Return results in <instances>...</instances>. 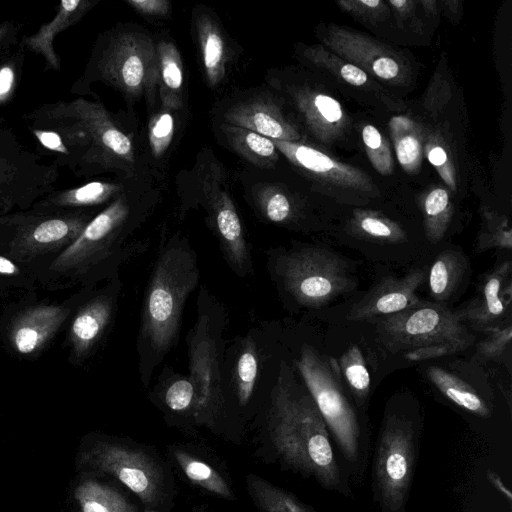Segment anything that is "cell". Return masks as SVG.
<instances>
[{
	"instance_id": "6da1fadb",
	"label": "cell",
	"mask_w": 512,
	"mask_h": 512,
	"mask_svg": "<svg viewBox=\"0 0 512 512\" xmlns=\"http://www.w3.org/2000/svg\"><path fill=\"white\" fill-rule=\"evenodd\" d=\"M268 424L271 442L285 464L325 489L348 493L324 420L309 394L292 389L283 368L272 392Z\"/></svg>"
},
{
	"instance_id": "7a4b0ae2",
	"label": "cell",
	"mask_w": 512,
	"mask_h": 512,
	"mask_svg": "<svg viewBox=\"0 0 512 512\" xmlns=\"http://www.w3.org/2000/svg\"><path fill=\"white\" fill-rule=\"evenodd\" d=\"M130 207L120 194L97 213L80 235L40 277V287L60 291L79 286L94 288L113 279L131 248L125 246Z\"/></svg>"
},
{
	"instance_id": "3957f363",
	"label": "cell",
	"mask_w": 512,
	"mask_h": 512,
	"mask_svg": "<svg viewBox=\"0 0 512 512\" xmlns=\"http://www.w3.org/2000/svg\"><path fill=\"white\" fill-rule=\"evenodd\" d=\"M198 280L192 248L169 244L162 249L147 286L139 331L140 346L155 360L154 364L176 342L184 304Z\"/></svg>"
},
{
	"instance_id": "277c9868",
	"label": "cell",
	"mask_w": 512,
	"mask_h": 512,
	"mask_svg": "<svg viewBox=\"0 0 512 512\" xmlns=\"http://www.w3.org/2000/svg\"><path fill=\"white\" fill-rule=\"evenodd\" d=\"M76 470L109 476L141 501L146 512H160L170 497L163 463L147 449L99 433L85 435L75 458Z\"/></svg>"
},
{
	"instance_id": "5b68a950",
	"label": "cell",
	"mask_w": 512,
	"mask_h": 512,
	"mask_svg": "<svg viewBox=\"0 0 512 512\" xmlns=\"http://www.w3.org/2000/svg\"><path fill=\"white\" fill-rule=\"evenodd\" d=\"M95 215L91 210L50 211L33 207L2 215L0 252L37 270L41 277Z\"/></svg>"
},
{
	"instance_id": "8992f818",
	"label": "cell",
	"mask_w": 512,
	"mask_h": 512,
	"mask_svg": "<svg viewBox=\"0 0 512 512\" xmlns=\"http://www.w3.org/2000/svg\"><path fill=\"white\" fill-rule=\"evenodd\" d=\"M95 288H80L62 301L39 299L36 292L11 301L0 315L3 347L17 359L36 360L66 328L76 307Z\"/></svg>"
},
{
	"instance_id": "52a82bcc",
	"label": "cell",
	"mask_w": 512,
	"mask_h": 512,
	"mask_svg": "<svg viewBox=\"0 0 512 512\" xmlns=\"http://www.w3.org/2000/svg\"><path fill=\"white\" fill-rule=\"evenodd\" d=\"M96 79L129 97L153 92L159 80V61L151 38L139 32H116L104 37L84 76L71 89Z\"/></svg>"
},
{
	"instance_id": "ba28073f",
	"label": "cell",
	"mask_w": 512,
	"mask_h": 512,
	"mask_svg": "<svg viewBox=\"0 0 512 512\" xmlns=\"http://www.w3.org/2000/svg\"><path fill=\"white\" fill-rule=\"evenodd\" d=\"M371 322L377 324L378 338L391 353L433 346H450L459 352L475 340L456 312L436 302L421 301Z\"/></svg>"
},
{
	"instance_id": "9c48e42d",
	"label": "cell",
	"mask_w": 512,
	"mask_h": 512,
	"mask_svg": "<svg viewBox=\"0 0 512 512\" xmlns=\"http://www.w3.org/2000/svg\"><path fill=\"white\" fill-rule=\"evenodd\" d=\"M419 431L410 419L385 417L373 460V491L381 512H404L414 474Z\"/></svg>"
},
{
	"instance_id": "30bf717a",
	"label": "cell",
	"mask_w": 512,
	"mask_h": 512,
	"mask_svg": "<svg viewBox=\"0 0 512 512\" xmlns=\"http://www.w3.org/2000/svg\"><path fill=\"white\" fill-rule=\"evenodd\" d=\"M296 365L342 455L351 465H358L362 456L360 425L336 374L309 347H303Z\"/></svg>"
},
{
	"instance_id": "8fae6325",
	"label": "cell",
	"mask_w": 512,
	"mask_h": 512,
	"mask_svg": "<svg viewBox=\"0 0 512 512\" xmlns=\"http://www.w3.org/2000/svg\"><path fill=\"white\" fill-rule=\"evenodd\" d=\"M58 177L59 167L42 163L0 123V216L30 209L56 190Z\"/></svg>"
},
{
	"instance_id": "7c38bea8",
	"label": "cell",
	"mask_w": 512,
	"mask_h": 512,
	"mask_svg": "<svg viewBox=\"0 0 512 512\" xmlns=\"http://www.w3.org/2000/svg\"><path fill=\"white\" fill-rule=\"evenodd\" d=\"M36 143V153L49 157L57 167L74 175L91 149L90 132L70 101H55L36 107L23 116Z\"/></svg>"
},
{
	"instance_id": "4fadbf2b",
	"label": "cell",
	"mask_w": 512,
	"mask_h": 512,
	"mask_svg": "<svg viewBox=\"0 0 512 512\" xmlns=\"http://www.w3.org/2000/svg\"><path fill=\"white\" fill-rule=\"evenodd\" d=\"M284 287L306 307H321L352 285L346 266L336 254L321 248H304L281 260Z\"/></svg>"
},
{
	"instance_id": "5bb4252c",
	"label": "cell",
	"mask_w": 512,
	"mask_h": 512,
	"mask_svg": "<svg viewBox=\"0 0 512 512\" xmlns=\"http://www.w3.org/2000/svg\"><path fill=\"white\" fill-rule=\"evenodd\" d=\"M91 135V149L75 176L103 171L128 172L135 157L131 139L119 129L102 103L78 97L70 101Z\"/></svg>"
},
{
	"instance_id": "9a60e30c",
	"label": "cell",
	"mask_w": 512,
	"mask_h": 512,
	"mask_svg": "<svg viewBox=\"0 0 512 512\" xmlns=\"http://www.w3.org/2000/svg\"><path fill=\"white\" fill-rule=\"evenodd\" d=\"M120 283L113 278L100 289H93L72 313L65 331L67 360L81 366L98 349L116 309Z\"/></svg>"
},
{
	"instance_id": "2e32d148",
	"label": "cell",
	"mask_w": 512,
	"mask_h": 512,
	"mask_svg": "<svg viewBox=\"0 0 512 512\" xmlns=\"http://www.w3.org/2000/svg\"><path fill=\"white\" fill-rule=\"evenodd\" d=\"M322 41L331 52L370 76L395 85L408 78L407 64L397 51L360 32L329 25Z\"/></svg>"
},
{
	"instance_id": "e0dca14e",
	"label": "cell",
	"mask_w": 512,
	"mask_h": 512,
	"mask_svg": "<svg viewBox=\"0 0 512 512\" xmlns=\"http://www.w3.org/2000/svg\"><path fill=\"white\" fill-rule=\"evenodd\" d=\"M217 356L210 317L203 312L199 315L195 331L189 341L190 376L188 379L196 391L193 416L199 421L209 420L221 404Z\"/></svg>"
},
{
	"instance_id": "ac0fdd59",
	"label": "cell",
	"mask_w": 512,
	"mask_h": 512,
	"mask_svg": "<svg viewBox=\"0 0 512 512\" xmlns=\"http://www.w3.org/2000/svg\"><path fill=\"white\" fill-rule=\"evenodd\" d=\"M425 277L424 268L412 269L401 278L383 277L351 307L347 319L372 321L419 304L422 300L418 297L417 290Z\"/></svg>"
},
{
	"instance_id": "d6986e66",
	"label": "cell",
	"mask_w": 512,
	"mask_h": 512,
	"mask_svg": "<svg viewBox=\"0 0 512 512\" xmlns=\"http://www.w3.org/2000/svg\"><path fill=\"white\" fill-rule=\"evenodd\" d=\"M272 141L290 162L319 181L358 192L378 191L362 170L339 162L314 147L299 142Z\"/></svg>"
},
{
	"instance_id": "ffe728a7",
	"label": "cell",
	"mask_w": 512,
	"mask_h": 512,
	"mask_svg": "<svg viewBox=\"0 0 512 512\" xmlns=\"http://www.w3.org/2000/svg\"><path fill=\"white\" fill-rule=\"evenodd\" d=\"M511 263L505 261L482 278L477 296L464 308L456 311L462 322L478 330L500 327L512 300Z\"/></svg>"
},
{
	"instance_id": "44dd1931",
	"label": "cell",
	"mask_w": 512,
	"mask_h": 512,
	"mask_svg": "<svg viewBox=\"0 0 512 512\" xmlns=\"http://www.w3.org/2000/svg\"><path fill=\"white\" fill-rule=\"evenodd\" d=\"M225 123L256 132L271 140L296 142L297 128L282 114L280 108L266 97H256L230 108Z\"/></svg>"
},
{
	"instance_id": "7402d4cb",
	"label": "cell",
	"mask_w": 512,
	"mask_h": 512,
	"mask_svg": "<svg viewBox=\"0 0 512 512\" xmlns=\"http://www.w3.org/2000/svg\"><path fill=\"white\" fill-rule=\"evenodd\" d=\"M97 0H63L56 7L51 21L43 23L39 29L24 35L18 43L25 51L36 53L45 61L44 71L61 70L60 58L54 47L56 36L78 23L96 4Z\"/></svg>"
},
{
	"instance_id": "603a6c76",
	"label": "cell",
	"mask_w": 512,
	"mask_h": 512,
	"mask_svg": "<svg viewBox=\"0 0 512 512\" xmlns=\"http://www.w3.org/2000/svg\"><path fill=\"white\" fill-rule=\"evenodd\" d=\"M294 100L305 124L317 139L329 144L344 134L347 117L334 97L302 88L294 93Z\"/></svg>"
},
{
	"instance_id": "cb8c5ba5",
	"label": "cell",
	"mask_w": 512,
	"mask_h": 512,
	"mask_svg": "<svg viewBox=\"0 0 512 512\" xmlns=\"http://www.w3.org/2000/svg\"><path fill=\"white\" fill-rule=\"evenodd\" d=\"M212 208L213 225L227 261L238 275L246 276L251 271V260L233 202L226 193H220Z\"/></svg>"
},
{
	"instance_id": "d4e9b609",
	"label": "cell",
	"mask_w": 512,
	"mask_h": 512,
	"mask_svg": "<svg viewBox=\"0 0 512 512\" xmlns=\"http://www.w3.org/2000/svg\"><path fill=\"white\" fill-rule=\"evenodd\" d=\"M70 497L76 512H139L121 490L92 472L77 471Z\"/></svg>"
},
{
	"instance_id": "484cf974",
	"label": "cell",
	"mask_w": 512,
	"mask_h": 512,
	"mask_svg": "<svg viewBox=\"0 0 512 512\" xmlns=\"http://www.w3.org/2000/svg\"><path fill=\"white\" fill-rule=\"evenodd\" d=\"M120 191L121 187L116 183L92 181L78 187L56 189L32 207L50 211L90 210L113 201Z\"/></svg>"
},
{
	"instance_id": "4316f807",
	"label": "cell",
	"mask_w": 512,
	"mask_h": 512,
	"mask_svg": "<svg viewBox=\"0 0 512 512\" xmlns=\"http://www.w3.org/2000/svg\"><path fill=\"white\" fill-rule=\"evenodd\" d=\"M303 55L312 64L324 69L336 80L375 95L387 96L366 72L337 56L325 46L312 45L303 48Z\"/></svg>"
},
{
	"instance_id": "83f0119b",
	"label": "cell",
	"mask_w": 512,
	"mask_h": 512,
	"mask_svg": "<svg viewBox=\"0 0 512 512\" xmlns=\"http://www.w3.org/2000/svg\"><path fill=\"white\" fill-rule=\"evenodd\" d=\"M389 130L398 162L407 173H417L424 153V128L416 121L400 115L391 118Z\"/></svg>"
},
{
	"instance_id": "f1b7e54d",
	"label": "cell",
	"mask_w": 512,
	"mask_h": 512,
	"mask_svg": "<svg viewBox=\"0 0 512 512\" xmlns=\"http://www.w3.org/2000/svg\"><path fill=\"white\" fill-rule=\"evenodd\" d=\"M159 95L163 107L178 110L183 103V64L176 46L169 41L157 45Z\"/></svg>"
},
{
	"instance_id": "f546056e",
	"label": "cell",
	"mask_w": 512,
	"mask_h": 512,
	"mask_svg": "<svg viewBox=\"0 0 512 512\" xmlns=\"http://www.w3.org/2000/svg\"><path fill=\"white\" fill-rule=\"evenodd\" d=\"M196 28L207 81L216 86L223 80L226 70L223 35L216 21L207 14L197 18Z\"/></svg>"
},
{
	"instance_id": "4dcf8cb0",
	"label": "cell",
	"mask_w": 512,
	"mask_h": 512,
	"mask_svg": "<svg viewBox=\"0 0 512 512\" xmlns=\"http://www.w3.org/2000/svg\"><path fill=\"white\" fill-rule=\"evenodd\" d=\"M426 372L434 386L454 404L477 416H490L486 402L461 378L438 366H430Z\"/></svg>"
},
{
	"instance_id": "1f68e13d",
	"label": "cell",
	"mask_w": 512,
	"mask_h": 512,
	"mask_svg": "<svg viewBox=\"0 0 512 512\" xmlns=\"http://www.w3.org/2000/svg\"><path fill=\"white\" fill-rule=\"evenodd\" d=\"M220 128L230 146L249 162L263 168L272 167L276 163L277 148L271 139L227 123L222 124Z\"/></svg>"
},
{
	"instance_id": "d6a6232c",
	"label": "cell",
	"mask_w": 512,
	"mask_h": 512,
	"mask_svg": "<svg viewBox=\"0 0 512 512\" xmlns=\"http://www.w3.org/2000/svg\"><path fill=\"white\" fill-rule=\"evenodd\" d=\"M172 455L191 482L219 498L235 499L229 484L213 466L180 448H172Z\"/></svg>"
},
{
	"instance_id": "836d02e7",
	"label": "cell",
	"mask_w": 512,
	"mask_h": 512,
	"mask_svg": "<svg viewBox=\"0 0 512 512\" xmlns=\"http://www.w3.org/2000/svg\"><path fill=\"white\" fill-rule=\"evenodd\" d=\"M465 270L462 255L453 250L440 253L430 267L428 285L436 303L449 299L460 283Z\"/></svg>"
},
{
	"instance_id": "e575fe53",
	"label": "cell",
	"mask_w": 512,
	"mask_h": 512,
	"mask_svg": "<svg viewBox=\"0 0 512 512\" xmlns=\"http://www.w3.org/2000/svg\"><path fill=\"white\" fill-rule=\"evenodd\" d=\"M246 486L259 512H312L294 495L258 475H247Z\"/></svg>"
},
{
	"instance_id": "d590c367",
	"label": "cell",
	"mask_w": 512,
	"mask_h": 512,
	"mask_svg": "<svg viewBox=\"0 0 512 512\" xmlns=\"http://www.w3.org/2000/svg\"><path fill=\"white\" fill-rule=\"evenodd\" d=\"M349 229L352 234L374 242L399 243L406 239V234L400 225L370 210H355Z\"/></svg>"
},
{
	"instance_id": "8d00e7d4",
	"label": "cell",
	"mask_w": 512,
	"mask_h": 512,
	"mask_svg": "<svg viewBox=\"0 0 512 512\" xmlns=\"http://www.w3.org/2000/svg\"><path fill=\"white\" fill-rule=\"evenodd\" d=\"M426 237L435 244L443 239L451 222L453 207L449 192L442 187L431 189L421 200Z\"/></svg>"
},
{
	"instance_id": "74e56055",
	"label": "cell",
	"mask_w": 512,
	"mask_h": 512,
	"mask_svg": "<svg viewBox=\"0 0 512 512\" xmlns=\"http://www.w3.org/2000/svg\"><path fill=\"white\" fill-rule=\"evenodd\" d=\"M40 273L0 252V297H21L40 287Z\"/></svg>"
},
{
	"instance_id": "f35d334b",
	"label": "cell",
	"mask_w": 512,
	"mask_h": 512,
	"mask_svg": "<svg viewBox=\"0 0 512 512\" xmlns=\"http://www.w3.org/2000/svg\"><path fill=\"white\" fill-rule=\"evenodd\" d=\"M330 364L336 375L341 374L358 401L366 399L370 389V374L358 345L352 344L342 354L338 363Z\"/></svg>"
},
{
	"instance_id": "ab89813d",
	"label": "cell",
	"mask_w": 512,
	"mask_h": 512,
	"mask_svg": "<svg viewBox=\"0 0 512 512\" xmlns=\"http://www.w3.org/2000/svg\"><path fill=\"white\" fill-rule=\"evenodd\" d=\"M423 150L445 184L455 192L457 189L456 167L450 146L440 131H428L424 134Z\"/></svg>"
},
{
	"instance_id": "60d3db41",
	"label": "cell",
	"mask_w": 512,
	"mask_h": 512,
	"mask_svg": "<svg viewBox=\"0 0 512 512\" xmlns=\"http://www.w3.org/2000/svg\"><path fill=\"white\" fill-rule=\"evenodd\" d=\"M258 365L255 343L251 339H246L235 367L236 393L241 405L247 404L253 394Z\"/></svg>"
},
{
	"instance_id": "b9f144b4",
	"label": "cell",
	"mask_w": 512,
	"mask_h": 512,
	"mask_svg": "<svg viewBox=\"0 0 512 512\" xmlns=\"http://www.w3.org/2000/svg\"><path fill=\"white\" fill-rule=\"evenodd\" d=\"M25 50L17 45L0 58V108L15 97L24 68Z\"/></svg>"
},
{
	"instance_id": "7bdbcfd3",
	"label": "cell",
	"mask_w": 512,
	"mask_h": 512,
	"mask_svg": "<svg viewBox=\"0 0 512 512\" xmlns=\"http://www.w3.org/2000/svg\"><path fill=\"white\" fill-rule=\"evenodd\" d=\"M483 229L477 238V251L499 248L511 250L512 232L508 220L491 211H484Z\"/></svg>"
},
{
	"instance_id": "ee69618b",
	"label": "cell",
	"mask_w": 512,
	"mask_h": 512,
	"mask_svg": "<svg viewBox=\"0 0 512 512\" xmlns=\"http://www.w3.org/2000/svg\"><path fill=\"white\" fill-rule=\"evenodd\" d=\"M361 135L366 154L374 169L381 175H390L393 172V158L386 138L370 124L363 127Z\"/></svg>"
},
{
	"instance_id": "f6af8a7d",
	"label": "cell",
	"mask_w": 512,
	"mask_h": 512,
	"mask_svg": "<svg viewBox=\"0 0 512 512\" xmlns=\"http://www.w3.org/2000/svg\"><path fill=\"white\" fill-rule=\"evenodd\" d=\"M337 5L352 17L368 24L383 22L390 15V7L381 0H341Z\"/></svg>"
},
{
	"instance_id": "bcb514c9",
	"label": "cell",
	"mask_w": 512,
	"mask_h": 512,
	"mask_svg": "<svg viewBox=\"0 0 512 512\" xmlns=\"http://www.w3.org/2000/svg\"><path fill=\"white\" fill-rule=\"evenodd\" d=\"M165 405L173 412L193 415L196 406V391L188 377L174 380L164 393Z\"/></svg>"
},
{
	"instance_id": "7dc6e473",
	"label": "cell",
	"mask_w": 512,
	"mask_h": 512,
	"mask_svg": "<svg viewBox=\"0 0 512 512\" xmlns=\"http://www.w3.org/2000/svg\"><path fill=\"white\" fill-rule=\"evenodd\" d=\"M258 202L265 217L274 223H284L292 217V204L285 193L277 188H265Z\"/></svg>"
},
{
	"instance_id": "c3c4849f",
	"label": "cell",
	"mask_w": 512,
	"mask_h": 512,
	"mask_svg": "<svg viewBox=\"0 0 512 512\" xmlns=\"http://www.w3.org/2000/svg\"><path fill=\"white\" fill-rule=\"evenodd\" d=\"M174 134V118L165 109L153 116L149 125V144L154 157H160L169 147Z\"/></svg>"
},
{
	"instance_id": "681fc988",
	"label": "cell",
	"mask_w": 512,
	"mask_h": 512,
	"mask_svg": "<svg viewBox=\"0 0 512 512\" xmlns=\"http://www.w3.org/2000/svg\"><path fill=\"white\" fill-rule=\"evenodd\" d=\"M487 336L477 344L476 356L484 360H495L500 357L512 339V327L510 323L505 326L491 328Z\"/></svg>"
},
{
	"instance_id": "f907efd6",
	"label": "cell",
	"mask_w": 512,
	"mask_h": 512,
	"mask_svg": "<svg viewBox=\"0 0 512 512\" xmlns=\"http://www.w3.org/2000/svg\"><path fill=\"white\" fill-rule=\"evenodd\" d=\"M396 22L401 27L422 31L423 23L416 13V2L412 0H389Z\"/></svg>"
},
{
	"instance_id": "816d5d0a",
	"label": "cell",
	"mask_w": 512,
	"mask_h": 512,
	"mask_svg": "<svg viewBox=\"0 0 512 512\" xmlns=\"http://www.w3.org/2000/svg\"><path fill=\"white\" fill-rule=\"evenodd\" d=\"M20 28V23L13 20L0 23V58L18 45Z\"/></svg>"
},
{
	"instance_id": "f5cc1de1",
	"label": "cell",
	"mask_w": 512,
	"mask_h": 512,
	"mask_svg": "<svg viewBox=\"0 0 512 512\" xmlns=\"http://www.w3.org/2000/svg\"><path fill=\"white\" fill-rule=\"evenodd\" d=\"M126 2L139 13L150 16H165L170 9V3L167 0H127Z\"/></svg>"
},
{
	"instance_id": "db71d44e",
	"label": "cell",
	"mask_w": 512,
	"mask_h": 512,
	"mask_svg": "<svg viewBox=\"0 0 512 512\" xmlns=\"http://www.w3.org/2000/svg\"><path fill=\"white\" fill-rule=\"evenodd\" d=\"M488 478L495 488H497L502 494H504L509 501H511L510 490L502 483L499 476L491 471L488 472Z\"/></svg>"
},
{
	"instance_id": "11a10c76",
	"label": "cell",
	"mask_w": 512,
	"mask_h": 512,
	"mask_svg": "<svg viewBox=\"0 0 512 512\" xmlns=\"http://www.w3.org/2000/svg\"><path fill=\"white\" fill-rule=\"evenodd\" d=\"M420 5H422L423 9L425 10V12L428 14V15H435L436 12H437V2L432 0V1H419L418 2Z\"/></svg>"
}]
</instances>
